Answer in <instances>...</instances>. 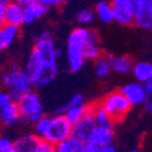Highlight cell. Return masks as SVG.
Segmentation results:
<instances>
[{"mask_svg": "<svg viewBox=\"0 0 152 152\" xmlns=\"http://www.w3.org/2000/svg\"><path fill=\"white\" fill-rule=\"evenodd\" d=\"M134 23L138 28L152 31V0H133Z\"/></svg>", "mask_w": 152, "mask_h": 152, "instance_id": "8", "label": "cell"}, {"mask_svg": "<svg viewBox=\"0 0 152 152\" xmlns=\"http://www.w3.org/2000/svg\"><path fill=\"white\" fill-rule=\"evenodd\" d=\"M83 150L84 142L72 134L56 145V152H83Z\"/></svg>", "mask_w": 152, "mask_h": 152, "instance_id": "21", "label": "cell"}, {"mask_svg": "<svg viewBox=\"0 0 152 152\" xmlns=\"http://www.w3.org/2000/svg\"><path fill=\"white\" fill-rule=\"evenodd\" d=\"M145 110L148 112V113H152V99H148L147 101L145 102Z\"/></svg>", "mask_w": 152, "mask_h": 152, "instance_id": "35", "label": "cell"}, {"mask_svg": "<svg viewBox=\"0 0 152 152\" xmlns=\"http://www.w3.org/2000/svg\"><path fill=\"white\" fill-rule=\"evenodd\" d=\"M0 82L3 88L8 89L13 99L16 101L23 95L33 89L32 80L26 71L25 67L23 68L16 63L10 64L8 69L3 71Z\"/></svg>", "mask_w": 152, "mask_h": 152, "instance_id": "4", "label": "cell"}, {"mask_svg": "<svg viewBox=\"0 0 152 152\" xmlns=\"http://www.w3.org/2000/svg\"><path fill=\"white\" fill-rule=\"evenodd\" d=\"M117 151V148L115 147L114 144H111V145H107L103 149L101 150V152H116Z\"/></svg>", "mask_w": 152, "mask_h": 152, "instance_id": "34", "label": "cell"}, {"mask_svg": "<svg viewBox=\"0 0 152 152\" xmlns=\"http://www.w3.org/2000/svg\"><path fill=\"white\" fill-rule=\"evenodd\" d=\"M34 133L54 146L72 134V124L64 114L45 115L34 124Z\"/></svg>", "mask_w": 152, "mask_h": 152, "instance_id": "3", "label": "cell"}, {"mask_svg": "<svg viewBox=\"0 0 152 152\" xmlns=\"http://www.w3.org/2000/svg\"><path fill=\"white\" fill-rule=\"evenodd\" d=\"M16 1H18V2H20L21 4H26V3L30 2V1H33V0H16Z\"/></svg>", "mask_w": 152, "mask_h": 152, "instance_id": "36", "label": "cell"}, {"mask_svg": "<svg viewBox=\"0 0 152 152\" xmlns=\"http://www.w3.org/2000/svg\"><path fill=\"white\" fill-rule=\"evenodd\" d=\"M96 127V122H95L94 116H93V112H91V105L89 107V111L87 112V114L82 118L81 120H79L77 124H72V135L81 140L85 142L91 130Z\"/></svg>", "mask_w": 152, "mask_h": 152, "instance_id": "15", "label": "cell"}, {"mask_svg": "<svg viewBox=\"0 0 152 152\" xmlns=\"http://www.w3.org/2000/svg\"><path fill=\"white\" fill-rule=\"evenodd\" d=\"M20 35V27L3 23L0 26V53L8 50Z\"/></svg>", "mask_w": 152, "mask_h": 152, "instance_id": "14", "label": "cell"}, {"mask_svg": "<svg viewBox=\"0 0 152 152\" xmlns=\"http://www.w3.org/2000/svg\"><path fill=\"white\" fill-rule=\"evenodd\" d=\"M49 8L37 0L23 4V25H32L48 13Z\"/></svg>", "mask_w": 152, "mask_h": 152, "instance_id": "13", "label": "cell"}, {"mask_svg": "<svg viewBox=\"0 0 152 152\" xmlns=\"http://www.w3.org/2000/svg\"><path fill=\"white\" fill-rule=\"evenodd\" d=\"M100 104L112 117L113 121H121L127 117L132 105L120 91H112L101 100Z\"/></svg>", "mask_w": 152, "mask_h": 152, "instance_id": "5", "label": "cell"}, {"mask_svg": "<svg viewBox=\"0 0 152 152\" xmlns=\"http://www.w3.org/2000/svg\"><path fill=\"white\" fill-rule=\"evenodd\" d=\"M96 31L80 26L69 33L66 42L65 58L67 68L71 72H78L85 64V51L91 38L96 34Z\"/></svg>", "mask_w": 152, "mask_h": 152, "instance_id": "2", "label": "cell"}, {"mask_svg": "<svg viewBox=\"0 0 152 152\" xmlns=\"http://www.w3.org/2000/svg\"><path fill=\"white\" fill-rule=\"evenodd\" d=\"M95 15L103 23H111L115 21L114 9L110 0H99L95 8Z\"/></svg>", "mask_w": 152, "mask_h": 152, "instance_id": "19", "label": "cell"}, {"mask_svg": "<svg viewBox=\"0 0 152 152\" xmlns=\"http://www.w3.org/2000/svg\"><path fill=\"white\" fill-rule=\"evenodd\" d=\"M132 76L136 81L144 83L145 81L152 79V62L140 61L134 63L132 69Z\"/></svg>", "mask_w": 152, "mask_h": 152, "instance_id": "20", "label": "cell"}, {"mask_svg": "<svg viewBox=\"0 0 152 152\" xmlns=\"http://www.w3.org/2000/svg\"><path fill=\"white\" fill-rule=\"evenodd\" d=\"M85 101V98L82 94H75L72 97H70L68 101L66 102V103L62 104L60 105L58 107H56V114H64L66 112V110L68 109L70 107H74V105H78V104H81V103H84Z\"/></svg>", "mask_w": 152, "mask_h": 152, "instance_id": "26", "label": "cell"}, {"mask_svg": "<svg viewBox=\"0 0 152 152\" xmlns=\"http://www.w3.org/2000/svg\"><path fill=\"white\" fill-rule=\"evenodd\" d=\"M115 132L113 124L97 126L91 130L84 142L83 152H101L105 146L114 144Z\"/></svg>", "mask_w": 152, "mask_h": 152, "instance_id": "6", "label": "cell"}, {"mask_svg": "<svg viewBox=\"0 0 152 152\" xmlns=\"http://www.w3.org/2000/svg\"><path fill=\"white\" fill-rule=\"evenodd\" d=\"M21 118L20 111L16 100L0 107V124L5 128H12L19 124Z\"/></svg>", "mask_w": 152, "mask_h": 152, "instance_id": "12", "label": "cell"}, {"mask_svg": "<svg viewBox=\"0 0 152 152\" xmlns=\"http://www.w3.org/2000/svg\"><path fill=\"white\" fill-rule=\"evenodd\" d=\"M18 107L20 111L21 118L26 120L33 114L44 113V103L41 96L35 91H30L26 93L17 100Z\"/></svg>", "mask_w": 152, "mask_h": 152, "instance_id": "7", "label": "cell"}, {"mask_svg": "<svg viewBox=\"0 0 152 152\" xmlns=\"http://www.w3.org/2000/svg\"><path fill=\"white\" fill-rule=\"evenodd\" d=\"M48 8H60L62 5L66 4L68 0H37Z\"/></svg>", "mask_w": 152, "mask_h": 152, "instance_id": "30", "label": "cell"}, {"mask_svg": "<svg viewBox=\"0 0 152 152\" xmlns=\"http://www.w3.org/2000/svg\"><path fill=\"white\" fill-rule=\"evenodd\" d=\"M0 152H15L14 142L5 136H0Z\"/></svg>", "mask_w": 152, "mask_h": 152, "instance_id": "27", "label": "cell"}, {"mask_svg": "<svg viewBox=\"0 0 152 152\" xmlns=\"http://www.w3.org/2000/svg\"><path fill=\"white\" fill-rule=\"evenodd\" d=\"M119 91L129 100L132 107L142 105L149 99V95L145 91L142 83L136 81V80L134 82H129V83L124 84V86L120 87Z\"/></svg>", "mask_w": 152, "mask_h": 152, "instance_id": "10", "label": "cell"}, {"mask_svg": "<svg viewBox=\"0 0 152 152\" xmlns=\"http://www.w3.org/2000/svg\"><path fill=\"white\" fill-rule=\"evenodd\" d=\"M41 137L37 136L35 133L33 134H25L18 137L14 142L15 152H36L38 142Z\"/></svg>", "mask_w": 152, "mask_h": 152, "instance_id": "18", "label": "cell"}, {"mask_svg": "<svg viewBox=\"0 0 152 152\" xmlns=\"http://www.w3.org/2000/svg\"><path fill=\"white\" fill-rule=\"evenodd\" d=\"M2 1H4V2H9V1H11V0H2Z\"/></svg>", "mask_w": 152, "mask_h": 152, "instance_id": "37", "label": "cell"}, {"mask_svg": "<svg viewBox=\"0 0 152 152\" xmlns=\"http://www.w3.org/2000/svg\"><path fill=\"white\" fill-rule=\"evenodd\" d=\"M142 85H144V87H145V91H147V94L149 95V97H150L152 95V79L145 81L144 83H142Z\"/></svg>", "mask_w": 152, "mask_h": 152, "instance_id": "33", "label": "cell"}, {"mask_svg": "<svg viewBox=\"0 0 152 152\" xmlns=\"http://www.w3.org/2000/svg\"><path fill=\"white\" fill-rule=\"evenodd\" d=\"M4 23L21 27L23 25V4L16 0L7 2L4 13Z\"/></svg>", "mask_w": 152, "mask_h": 152, "instance_id": "16", "label": "cell"}, {"mask_svg": "<svg viewBox=\"0 0 152 152\" xmlns=\"http://www.w3.org/2000/svg\"><path fill=\"white\" fill-rule=\"evenodd\" d=\"M25 69L32 80L34 88H43L58 75V58L47 56L33 47L26 61Z\"/></svg>", "mask_w": 152, "mask_h": 152, "instance_id": "1", "label": "cell"}, {"mask_svg": "<svg viewBox=\"0 0 152 152\" xmlns=\"http://www.w3.org/2000/svg\"><path fill=\"white\" fill-rule=\"evenodd\" d=\"M114 9L115 21L121 26L134 23V3L133 0H110Z\"/></svg>", "mask_w": 152, "mask_h": 152, "instance_id": "9", "label": "cell"}, {"mask_svg": "<svg viewBox=\"0 0 152 152\" xmlns=\"http://www.w3.org/2000/svg\"><path fill=\"white\" fill-rule=\"evenodd\" d=\"M95 18H96L95 12L89 10V9H82V10H80L77 13L76 15L77 23L80 26H84V27L91 25L95 20Z\"/></svg>", "mask_w": 152, "mask_h": 152, "instance_id": "25", "label": "cell"}, {"mask_svg": "<svg viewBox=\"0 0 152 152\" xmlns=\"http://www.w3.org/2000/svg\"><path fill=\"white\" fill-rule=\"evenodd\" d=\"M89 107H91V105H87V104H85V103L74 105V107H70L66 110L64 115H65L66 118H67L71 124H77L79 120H81L82 118L87 114V112L89 111Z\"/></svg>", "mask_w": 152, "mask_h": 152, "instance_id": "22", "label": "cell"}, {"mask_svg": "<svg viewBox=\"0 0 152 152\" xmlns=\"http://www.w3.org/2000/svg\"><path fill=\"white\" fill-rule=\"evenodd\" d=\"M43 116H44V113H39V114H33V115H31V116H29L28 118L26 119V121L29 122V124H36L38 120L41 119Z\"/></svg>", "mask_w": 152, "mask_h": 152, "instance_id": "31", "label": "cell"}, {"mask_svg": "<svg viewBox=\"0 0 152 152\" xmlns=\"http://www.w3.org/2000/svg\"><path fill=\"white\" fill-rule=\"evenodd\" d=\"M94 62H95V74H96L97 78L105 79L111 75L112 68L107 56H100Z\"/></svg>", "mask_w": 152, "mask_h": 152, "instance_id": "24", "label": "cell"}, {"mask_svg": "<svg viewBox=\"0 0 152 152\" xmlns=\"http://www.w3.org/2000/svg\"><path fill=\"white\" fill-rule=\"evenodd\" d=\"M34 48L47 56L56 58L58 60L62 56V50L56 46L53 35L49 31H44L36 36L34 39Z\"/></svg>", "mask_w": 152, "mask_h": 152, "instance_id": "11", "label": "cell"}, {"mask_svg": "<svg viewBox=\"0 0 152 152\" xmlns=\"http://www.w3.org/2000/svg\"><path fill=\"white\" fill-rule=\"evenodd\" d=\"M12 95L10 94V91L5 88H0V107H3L5 104L10 103L11 101H13Z\"/></svg>", "mask_w": 152, "mask_h": 152, "instance_id": "29", "label": "cell"}, {"mask_svg": "<svg viewBox=\"0 0 152 152\" xmlns=\"http://www.w3.org/2000/svg\"><path fill=\"white\" fill-rule=\"evenodd\" d=\"M91 112H93V116H94L95 122L97 126H110L113 124V119L109 115L105 110L102 107L100 103L96 104V105H91Z\"/></svg>", "mask_w": 152, "mask_h": 152, "instance_id": "23", "label": "cell"}, {"mask_svg": "<svg viewBox=\"0 0 152 152\" xmlns=\"http://www.w3.org/2000/svg\"><path fill=\"white\" fill-rule=\"evenodd\" d=\"M53 151H56V146L53 144H51L50 142L43 140V138L39 140L37 148H36V152H53Z\"/></svg>", "mask_w": 152, "mask_h": 152, "instance_id": "28", "label": "cell"}, {"mask_svg": "<svg viewBox=\"0 0 152 152\" xmlns=\"http://www.w3.org/2000/svg\"><path fill=\"white\" fill-rule=\"evenodd\" d=\"M5 7L7 2L0 0V26L4 23V13H5Z\"/></svg>", "mask_w": 152, "mask_h": 152, "instance_id": "32", "label": "cell"}, {"mask_svg": "<svg viewBox=\"0 0 152 152\" xmlns=\"http://www.w3.org/2000/svg\"><path fill=\"white\" fill-rule=\"evenodd\" d=\"M107 58L111 65L112 72L118 75H130L132 72L134 62L130 56L107 54Z\"/></svg>", "mask_w": 152, "mask_h": 152, "instance_id": "17", "label": "cell"}]
</instances>
